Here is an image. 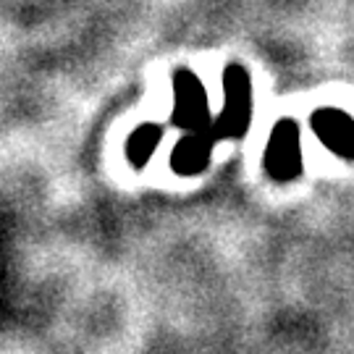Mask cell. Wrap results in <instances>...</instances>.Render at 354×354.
Listing matches in <instances>:
<instances>
[{"mask_svg":"<svg viewBox=\"0 0 354 354\" xmlns=\"http://www.w3.org/2000/svg\"><path fill=\"white\" fill-rule=\"evenodd\" d=\"M330 115V121H323L320 124V131H323V137L328 140L330 147H336V145H342V142H346V145H354V124L346 118V115Z\"/></svg>","mask_w":354,"mask_h":354,"instance_id":"cell-1","label":"cell"}]
</instances>
